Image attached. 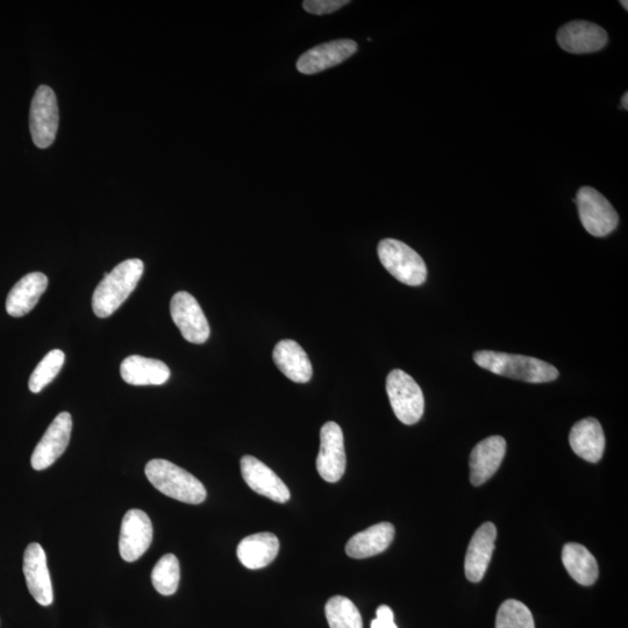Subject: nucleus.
I'll return each mask as SVG.
<instances>
[{
    "label": "nucleus",
    "instance_id": "30",
    "mask_svg": "<svg viewBox=\"0 0 628 628\" xmlns=\"http://www.w3.org/2000/svg\"><path fill=\"white\" fill-rule=\"evenodd\" d=\"M371 628H398L395 624L394 612L387 605H382L376 611V619L371 622Z\"/></svg>",
    "mask_w": 628,
    "mask_h": 628
},
{
    "label": "nucleus",
    "instance_id": "2",
    "mask_svg": "<svg viewBox=\"0 0 628 628\" xmlns=\"http://www.w3.org/2000/svg\"><path fill=\"white\" fill-rule=\"evenodd\" d=\"M476 365L499 376L528 383H547L559 377V370L531 356L480 351L474 354Z\"/></svg>",
    "mask_w": 628,
    "mask_h": 628
},
{
    "label": "nucleus",
    "instance_id": "16",
    "mask_svg": "<svg viewBox=\"0 0 628 628\" xmlns=\"http://www.w3.org/2000/svg\"><path fill=\"white\" fill-rule=\"evenodd\" d=\"M506 453V441L499 435L477 444L470 455V482L478 487L489 481L501 467Z\"/></svg>",
    "mask_w": 628,
    "mask_h": 628
},
{
    "label": "nucleus",
    "instance_id": "18",
    "mask_svg": "<svg viewBox=\"0 0 628 628\" xmlns=\"http://www.w3.org/2000/svg\"><path fill=\"white\" fill-rule=\"evenodd\" d=\"M570 446L581 459L590 463L601 461L605 449V435L601 423L595 418L578 421L570 431Z\"/></svg>",
    "mask_w": 628,
    "mask_h": 628
},
{
    "label": "nucleus",
    "instance_id": "21",
    "mask_svg": "<svg viewBox=\"0 0 628 628\" xmlns=\"http://www.w3.org/2000/svg\"><path fill=\"white\" fill-rule=\"evenodd\" d=\"M275 365L292 382L308 383L312 378V365L309 355L294 340H282L273 352Z\"/></svg>",
    "mask_w": 628,
    "mask_h": 628
},
{
    "label": "nucleus",
    "instance_id": "20",
    "mask_svg": "<svg viewBox=\"0 0 628 628\" xmlns=\"http://www.w3.org/2000/svg\"><path fill=\"white\" fill-rule=\"evenodd\" d=\"M395 538V527L390 523H380L355 534L346 545L349 558L367 559L381 554L389 548Z\"/></svg>",
    "mask_w": 628,
    "mask_h": 628
},
{
    "label": "nucleus",
    "instance_id": "8",
    "mask_svg": "<svg viewBox=\"0 0 628 628\" xmlns=\"http://www.w3.org/2000/svg\"><path fill=\"white\" fill-rule=\"evenodd\" d=\"M170 314L183 338L191 344L201 345L210 338L209 321L197 299L189 292L180 291L171 298Z\"/></svg>",
    "mask_w": 628,
    "mask_h": 628
},
{
    "label": "nucleus",
    "instance_id": "15",
    "mask_svg": "<svg viewBox=\"0 0 628 628\" xmlns=\"http://www.w3.org/2000/svg\"><path fill=\"white\" fill-rule=\"evenodd\" d=\"M24 575L27 588L42 606H49L54 602V592L51 574L47 565V556L37 542L27 546L24 554Z\"/></svg>",
    "mask_w": 628,
    "mask_h": 628
},
{
    "label": "nucleus",
    "instance_id": "14",
    "mask_svg": "<svg viewBox=\"0 0 628 628\" xmlns=\"http://www.w3.org/2000/svg\"><path fill=\"white\" fill-rule=\"evenodd\" d=\"M358 51V44L353 40H335L326 42L305 52L297 61L299 73L314 75L339 66Z\"/></svg>",
    "mask_w": 628,
    "mask_h": 628
},
{
    "label": "nucleus",
    "instance_id": "31",
    "mask_svg": "<svg viewBox=\"0 0 628 628\" xmlns=\"http://www.w3.org/2000/svg\"><path fill=\"white\" fill-rule=\"evenodd\" d=\"M622 105H623V106H622V107H623V109H624L625 111H627V110H628V94H627V92H625V95H624V96H623V98H622Z\"/></svg>",
    "mask_w": 628,
    "mask_h": 628
},
{
    "label": "nucleus",
    "instance_id": "32",
    "mask_svg": "<svg viewBox=\"0 0 628 628\" xmlns=\"http://www.w3.org/2000/svg\"><path fill=\"white\" fill-rule=\"evenodd\" d=\"M620 4H622V5H623V7H624V9H625L626 11L628 10V6H627V5H628V3L626 2V0H625V2H620Z\"/></svg>",
    "mask_w": 628,
    "mask_h": 628
},
{
    "label": "nucleus",
    "instance_id": "27",
    "mask_svg": "<svg viewBox=\"0 0 628 628\" xmlns=\"http://www.w3.org/2000/svg\"><path fill=\"white\" fill-rule=\"evenodd\" d=\"M64 360H66V355L60 349H54L41 360L38 367L33 371L30 382H28V388L33 394H39L49 383L54 381L64 365Z\"/></svg>",
    "mask_w": 628,
    "mask_h": 628
},
{
    "label": "nucleus",
    "instance_id": "1",
    "mask_svg": "<svg viewBox=\"0 0 628 628\" xmlns=\"http://www.w3.org/2000/svg\"><path fill=\"white\" fill-rule=\"evenodd\" d=\"M145 264L140 259H130L114 267L110 274H105L102 282L92 296V310L98 318L112 316L137 288Z\"/></svg>",
    "mask_w": 628,
    "mask_h": 628
},
{
    "label": "nucleus",
    "instance_id": "25",
    "mask_svg": "<svg viewBox=\"0 0 628 628\" xmlns=\"http://www.w3.org/2000/svg\"><path fill=\"white\" fill-rule=\"evenodd\" d=\"M325 612L330 628H363L359 609L347 597H332L326 604Z\"/></svg>",
    "mask_w": 628,
    "mask_h": 628
},
{
    "label": "nucleus",
    "instance_id": "22",
    "mask_svg": "<svg viewBox=\"0 0 628 628\" xmlns=\"http://www.w3.org/2000/svg\"><path fill=\"white\" fill-rule=\"evenodd\" d=\"M280 552V541L273 533L249 535L238 546V558L248 569H262L270 565Z\"/></svg>",
    "mask_w": 628,
    "mask_h": 628
},
{
    "label": "nucleus",
    "instance_id": "17",
    "mask_svg": "<svg viewBox=\"0 0 628 628\" xmlns=\"http://www.w3.org/2000/svg\"><path fill=\"white\" fill-rule=\"evenodd\" d=\"M496 538V526L492 523L483 524L471 538L465 560V573L470 582L483 580L495 551Z\"/></svg>",
    "mask_w": 628,
    "mask_h": 628
},
{
    "label": "nucleus",
    "instance_id": "11",
    "mask_svg": "<svg viewBox=\"0 0 628 628\" xmlns=\"http://www.w3.org/2000/svg\"><path fill=\"white\" fill-rule=\"evenodd\" d=\"M71 430L73 419L70 413H60L34 449L31 459L33 469L45 470L61 458L69 445Z\"/></svg>",
    "mask_w": 628,
    "mask_h": 628
},
{
    "label": "nucleus",
    "instance_id": "10",
    "mask_svg": "<svg viewBox=\"0 0 628 628\" xmlns=\"http://www.w3.org/2000/svg\"><path fill=\"white\" fill-rule=\"evenodd\" d=\"M153 541V525L147 513L133 509L121 523L119 552L126 562H134L144 555Z\"/></svg>",
    "mask_w": 628,
    "mask_h": 628
},
{
    "label": "nucleus",
    "instance_id": "19",
    "mask_svg": "<svg viewBox=\"0 0 628 628\" xmlns=\"http://www.w3.org/2000/svg\"><path fill=\"white\" fill-rule=\"evenodd\" d=\"M48 287V278L42 273H31L14 285L6 299V311L12 317H24L30 313Z\"/></svg>",
    "mask_w": 628,
    "mask_h": 628
},
{
    "label": "nucleus",
    "instance_id": "7",
    "mask_svg": "<svg viewBox=\"0 0 628 628\" xmlns=\"http://www.w3.org/2000/svg\"><path fill=\"white\" fill-rule=\"evenodd\" d=\"M59 105L55 92L47 85H41L32 99L30 130L34 145L45 149L54 144L59 130Z\"/></svg>",
    "mask_w": 628,
    "mask_h": 628
},
{
    "label": "nucleus",
    "instance_id": "29",
    "mask_svg": "<svg viewBox=\"0 0 628 628\" xmlns=\"http://www.w3.org/2000/svg\"><path fill=\"white\" fill-rule=\"evenodd\" d=\"M348 4V0H306L303 3V9L316 16H324V14L337 12Z\"/></svg>",
    "mask_w": 628,
    "mask_h": 628
},
{
    "label": "nucleus",
    "instance_id": "12",
    "mask_svg": "<svg viewBox=\"0 0 628 628\" xmlns=\"http://www.w3.org/2000/svg\"><path fill=\"white\" fill-rule=\"evenodd\" d=\"M558 42L563 51L570 54H591L608 45V33L590 21H572L560 28Z\"/></svg>",
    "mask_w": 628,
    "mask_h": 628
},
{
    "label": "nucleus",
    "instance_id": "6",
    "mask_svg": "<svg viewBox=\"0 0 628 628\" xmlns=\"http://www.w3.org/2000/svg\"><path fill=\"white\" fill-rule=\"evenodd\" d=\"M575 203L585 231L594 237L603 238L616 230L618 214L601 192L583 187L578 190Z\"/></svg>",
    "mask_w": 628,
    "mask_h": 628
},
{
    "label": "nucleus",
    "instance_id": "9",
    "mask_svg": "<svg viewBox=\"0 0 628 628\" xmlns=\"http://www.w3.org/2000/svg\"><path fill=\"white\" fill-rule=\"evenodd\" d=\"M317 470L320 477L328 483L340 481L345 474L346 452L344 433H342L341 427L334 421H328L321 427Z\"/></svg>",
    "mask_w": 628,
    "mask_h": 628
},
{
    "label": "nucleus",
    "instance_id": "24",
    "mask_svg": "<svg viewBox=\"0 0 628 628\" xmlns=\"http://www.w3.org/2000/svg\"><path fill=\"white\" fill-rule=\"evenodd\" d=\"M562 562L570 576L581 585L594 584L598 578V563L587 548L570 542L562 549Z\"/></svg>",
    "mask_w": 628,
    "mask_h": 628
},
{
    "label": "nucleus",
    "instance_id": "4",
    "mask_svg": "<svg viewBox=\"0 0 628 628\" xmlns=\"http://www.w3.org/2000/svg\"><path fill=\"white\" fill-rule=\"evenodd\" d=\"M377 253L383 267L399 282L410 287L425 283L427 268L424 260L404 242L384 239L378 244Z\"/></svg>",
    "mask_w": 628,
    "mask_h": 628
},
{
    "label": "nucleus",
    "instance_id": "23",
    "mask_svg": "<svg viewBox=\"0 0 628 628\" xmlns=\"http://www.w3.org/2000/svg\"><path fill=\"white\" fill-rule=\"evenodd\" d=\"M120 375L127 384L162 385L170 378V369L160 360L147 359L144 356H128L120 366Z\"/></svg>",
    "mask_w": 628,
    "mask_h": 628
},
{
    "label": "nucleus",
    "instance_id": "5",
    "mask_svg": "<svg viewBox=\"0 0 628 628\" xmlns=\"http://www.w3.org/2000/svg\"><path fill=\"white\" fill-rule=\"evenodd\" d=\"M387 392L392 410L405 425H415L424 415L423 391L413 378L401 369L392 370L387 378Z\"/></svg>",
    "mask_w": 628,
    "mask_h": 628
},
{
    "label": "nucleus",
    "instance_id": "3",
    "mask_svg": "<svg viewBox=\"0 0 628 628\" xmlns=\"http://www.w3.org/2000/svg\"><path fill=\"white\" fill-rule=\"evenodd\" d=\"M145 473L155 489L178 502L197 505L206 499L203 483L173 462L162 459L149 461Z\"/></svg>",
    "mask_w": 628,
    "mask_h": 628
},
{
    "label": "nucleus",
    "instance_id": "13",
    "mask_svg": "<svg viewBox=\"0 0 628 628\" xmlns=\"http://www.w3.org/2000/svg\"><path fill=\"white\" fill-rule=\"evenodd\" d=\"M241 473L248 487L256 494L267 497L277 503H287L291 497L290 490L273 470L263 462L246 455L241 459Z\"/></svg>",
    "mask_w": 628,
    "mask_h": 628
},
{
    "label": "nucleus",
    "instance_id": "26",
    "mask_svg": "<svg viewBox=\"0 0 628 628\" xmlns=\"http://www.w3.org/2000/svg\"><path fill=\"white\" fill-rule=\"evenodd\" d=\"M180 562L174 554L162 556L152 572L154 588L163 596L174 595L180 585Z\"/></svg>",
    "mask_w": 628,
    "mask_h": 628
},
{
    "label": "nucleus",
    "instance_id": "28",
    "mask_svg": "<svg viewBox=\"0 0 628 628\" xmlns=\"http://www.w3.org/2000/svg\"><path fill=\"white\" fill-rule=\"evenodd\" d=\"M496 628H535L532 612L522 602L509 599L497 612Z\"/></svg>",
    "mask_w": 628,
    "mask_h": 628
}]
</instances>
